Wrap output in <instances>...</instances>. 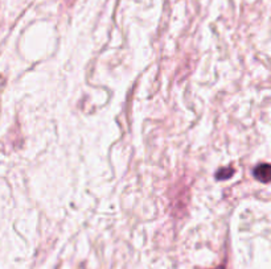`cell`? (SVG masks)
<instances>
[{"instance_id": "obj_1", "label": "cell", "mask_w": 271, "mask_h": 269, "mask_svg": "<svg viewBox=\"0 0 271 269\" xmlns=\"http://www.w3.org/2000/svg\"><path fill=\"white\" fill-rule=\"evenodd\" d=\"M254 176H255V178H257V180L262 181V182H264V184H267L268 181H270V177H271L270 165L268 164L258 165V166L255 167Z\"/></svg>"}, {"instance_id": "obj_2", "label": "cell", "mask_w": 271, "mask_h": 269, "mask_svg": "<svg viewBox=\"0 0 271 269\" xmlns=\"http://www.w3.org/2000/svg\"><path fill=\"white\" fill-rule=\"evenodd\" d=\"M233 173H234V171H233V169L225 167V169H221L220 172H217L216 177H217V180H226V178H230V176Z\"/></svg>"}, {"instance_id": "obj_3", "label": "cell", "mask_w": 271, "mask_h": 269, "mask_svg": "<svg viewBox=\"0 0 271 269\" xmlns=\"http://www.w3.org/2000/svg\"><path fill=\"white\" fill-rule=\"evenodd\" d=\"M216 269H224V268H222V266H220V268H216Z\"/></svg>"}]
</instances>
